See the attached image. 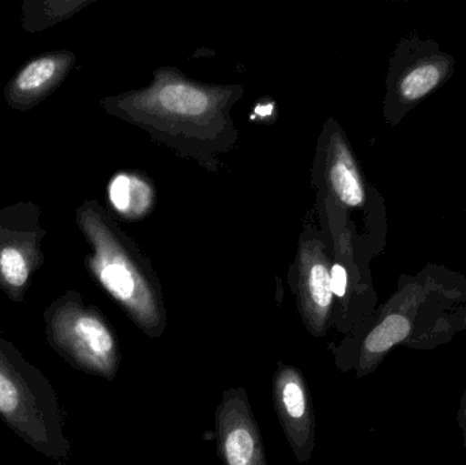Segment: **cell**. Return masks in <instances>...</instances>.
<instances>
[{
  "mask_svg": "<svg viewBox=\"0 0 466 465\" xmlns=\"http://www.w3.org/2000/svg\"><path fill=\"white\" fill-rule=\"evenodd\" d=\"M465 330L466 278L427 269L402 276L393 297L329 351L339 371L361 379L397 347L432 351Z\"/></svg>",
  "mask_w": 466,
  "mask_h": 465,
  "instance_id": "6da1fadb",
  "label": "cell"
},
{
  "mask_svg": "<svg viewBox=\"0 0 466 465\" xmlns=\"http://www.w3.org/2000/svg\"><path fill=\"white\" fill-rule=\"evenodd\" d=\"M0 420L30 448L59 465L70 458L66 415L54 385L0 332Z\"/></svg>",
  "mask_w": 466,
  "mask_h": 465,
  "instance_id": "7a4b0ae2",
  "label": "cell"
},
{
  "mask_svg": "<svg viewBox=\"0 0 466 465\" xmlns=\"http://www.w3.org/2000/svg\"><path fill=\"white\" fill-rule=\"evenodd\" d=\"M49 347L71 368L114 381L122 352L114 328L100 310L86 306L79 294L68 291L44 311Z\"/></svg>",
  "mask_w": 466,
  "mask_h": 465,
  "instance_id": "3957f363",
  "label": "cell"
},
{
  "mask_svg": "<svg viewBox=\"0 0 466 465\" xmlns=\"http://www.w3.org/2000/svg\"><path fill=\"white\" fill-rule=\"evenodd\" d=\"M79 221L95 248L89 264L98 283L122 306L142 333L147 338H161L166 332L167 317L155 287L126 256L100 216L86 209Z\"/></svg>",
  "mask_w": 466,
  "mask_h": 465,
  "instance_id": "277c9868",
  "label": "cell"
},
{
  "mask_svg": "<svg viewBox=\"0 0 466 465\" xmlns=\"http://www.w3.org/2000/svg\"><path fill=\"white\" fill-rule=\"evenodd\" d=\"M390 66L386 111L391 125L401 122L456 73L454 56L437 41L418 35L400 41Z\"/></svg>",
  "mask_w": 466,
  "mask_h": 465,
  "instance_id": "5b68a950",
  "label": "cell"
},
{
  "mask_svg": "<svg viewBox=\"0 0 466 465\" xmlns=\"http://www.w3.org/2000/svg\"><path fill=\"white\" fill-rule=\"evenodd\" d=\"M274 411L296 460L307 464L315 448V411L311 390L300 369L279 362L273 374Z\"/></svg>",
  "mask_w": 466,
  "mask_h": 465,
  "instance_id": "8992f818",
  "label": "cell"
},
{
  "mask_svg": "<svg viewBox=\"0 0 466 465\" xmlns=\"http://www.w3.org/2000/svg\"><path fill=\"white\" fill-rule=\"evenodd\" d=\"M218 455L223 465H268L265 444L244 388H229L215 412Z\"/></svg>",
  "mask_w": 466,
  "mask_h": 465,
  "instance_id": "52a82bcc",
  "label": "cell"
},
{
  "mask_svg": "<svg viewBox=\"0 0 466 465\" xmlns=\"http://www.w3.org/2000/svg\"><path fill=\"white\" fill-rule=\"evenodd\" d=\"M0 287L15 302H24L33 272L41 264L32 235L0 229Z\"/></svg>",
  "mask_w": 466,
  "mask_h": 465,
  "instance_id": "ba28073f",
  "label": "cell"
},
{
  "mask_svg": "<svg viewBox=\"0 0 466 465\" xmlns=\"http://www.w3.org/2000/svg\"><path fill=\"white\" fill-rule=\"evenodd\" d=\"M67 54H51L25 66L8 86V100L18 106H35L62 81L70 67Z\"/></svg>",
  "mask_w": 466,
  "mask_h": 465,
  "instance_id": "9c48e42d",
  "label": "cell"
},
{
  "mask_svg": "<svg viewBox=\"0 0 466 465\" xmlns=\"http://www.w3.org/2000/svg\"><path fill=\"white\" fill-rule=\"evenodd\" d=\"M331 187L339 201L348 207H360L366 204V188L347 145L337 144L333 161L329 168Z\"/></svg>",
  "mask_w": 466,
  "mask_h": 465,
  "instance_id": "30bf717a",
  "label": "cell"
},
{
  "mask_svg": "<svg viewBox=\"0 0 466 465\" xmlns=\"http://www.w3.org/2000/svg\"><path fill=\"white\" fill-rule=\"evenodd\" d=\"M161 108L182 116H199L209 108V97L204 90L185 84L166 85L158 92Z\"/></svg>",
  "mask_w": 466,
  "mask_h": 465,
  "instance_id": "8fae6325",
  "label": "cell"
},
{
  "mask_svg": "<svg viewBox=\"0 0 466 465\" xmlns=\"http://www.w3.org/2000/svg\"><path fill=\"white\" fill-rule=\"evenodd\" d=\"M109 199L117 212L141 213L147 207L149 196L141 180L120 174L109 185Z\"/></svg>",
  "mask_w": 466,
  "mask_h": 465,
  "instance_id": "7c38bea8",
  "label": "cell"
},
{
  "mask_svg": "<svg viewBox=\"0 0 466 465\" xmlns=\"http://www.w3.org/2000/svg\"><path fill=\"white\" fill-rule=\"evenodd\" d=\"M457 425L461 429L462 440H464V448L466 450V389L462 393L461 400H460L459 412H457Z\"/></svg>",
  "mask_w": 466,
  "mask_h": 465,
  "instance_id": "4fadbf2b",
  "label": "cell"
},
{
  "mask_svg": "<svg viewBox=\"0 0 466 465\" xmlns=\"http://www.w3.org/2000/svg\"><path fill=\"white\" fill-rule=\"evenodd\" d=\"M465 215H466V207H465Z\"/></svg>",
  "mask_w": 466,
  "mask_h": 465,
  "instance_id": "5bb4252c",
  "label": "cell"
}]
</instances>
